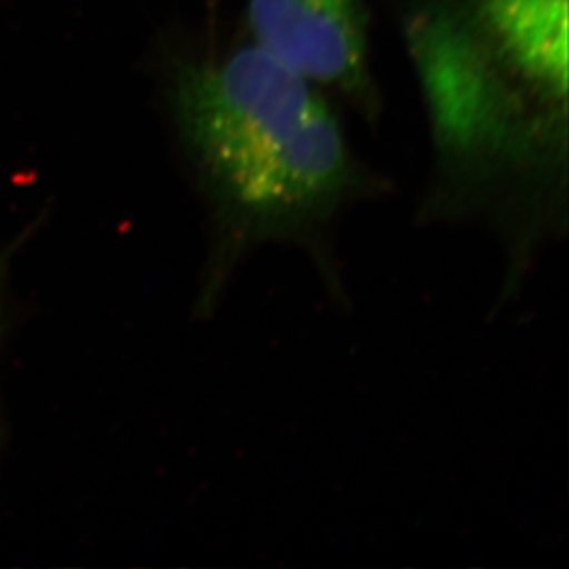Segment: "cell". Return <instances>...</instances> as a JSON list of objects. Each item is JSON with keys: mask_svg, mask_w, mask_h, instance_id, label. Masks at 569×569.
<instances>
[{"mask_svg": "<svg viewBox=\"0 0 569 569\" xmlns=\"http://www.w3.org/2000/svg\"><path fill=\"white\" fill-rule=\"evenodd\" d=\"M325 92L251 41L179 72L173 114L210 216L201 312L263 246L301 249L333 301L347 299L333 231L383 184L355 156Z\"/></svg>", "mask_w": 569, "mask_h": 569, "instance_id": "1", "label": "cell"}, {"mask_svg": "<svg viewBox=\"0 0 569 569\" xmlns=\"http://www.w3.org/2000/svg\"><path fill=\"white\" fill-rule=\"evenodd\" d=\"M246 13L258 49L377 117L367 0H248Z\"/></svg>", "mask_w": 569, "mask_h": 569, "instance_id": "2", "label": "cell"}, {"mask_svg": "<svg viewBox=\"0 0 569 569\" xmlns=\"http://www.w3.org/2000/svg\"><path fill=\"white\" fill-rule=\"evenodd\" d=\"M473 47L542 102L568 111V0H441Z\"/></svg>", "mask_w": 569, "mask_h": 569, "instance_id": "3", "label": "cell"}, {"mask_svg": "<svg viewBox=\"0 0 569 569\" xmlns=\"http://www.w3.org/2000/svg\"><path fill=\"white\" fill-rule=\"evenodd\" d=\"M4 263H0V325H2V305H4Z\"/></svg>", "mask_w": 569, "mask_h": 569, "instance_id": "4", "label": "cell"}, {"mask_svg": "<svg viewBox=\"0 0 569 569\" xmlns=\"http://www.w3.org/2000/svg\"><path fill=\"white\" fill-rule=\"evenodd\" d=\"M207 2V8H209V11H218V6H220V0H204Z\"/></svg>", "mask_w": 569, "mask_h": 569, "instance_id": "5", "label": "cell"}]
</instances>
